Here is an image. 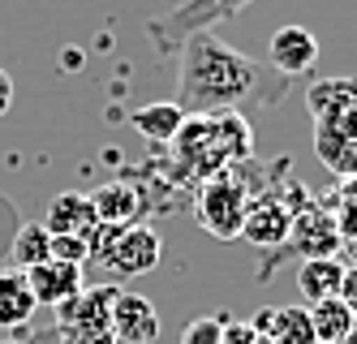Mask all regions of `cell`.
Masks as SVG:
<instances>
[{"mask_svg":"<svg viewBox=\"0 0 357 344\" xmlns=\"http://www.w3.org/2000/svg\"><path fill=\"white\" fill-rule=\"evenodd\" d=\"M289 91V77L271 65L245 57L215 31H198L176 47V108L185 117H220L275 108Z\"/></svg>","mask_w":357,"mask_h":344,"instance_id":"obj_1","label":"cell"},{"mask_svg":"<svg viewBox=\"0 0 357 344\" xmlns=\"http://www.w3.org/2000/svg\"><path fill=\"white\" fill-rule=\"evenodd\" d=\"M172 147L176 168H185L190 177H215L224 168H233L241 160H250L254 151V134L250 121L241 112H220V117H185Z\"/></svg>","mask_w":357,"mask_h":344,"instance_id":"obj_2","label":"cell"},{"mask_svg":"<svg viewBox=\"0 0 357 344\" xmlns=\"http://www.w3.org/2000/svg\"><path fill=\"white\" fill-rule=\"evenodd\" d=\"M86 246H91V258H99L112 271V284L130 280V276H146L151 267H160V254H164L160 232L146 224H125V228L95 224Z\"/></svg>","mask_w":357,"mask_h":344,"instance_id":"obj_3","label":"cell"},{"mask_svg":"<svg viewBox=\"0 0 357 344\" xmlns=\"http://www.w3.org/2000/svg\"><path fill=\"white\" fill-rule=\"evenodd\" d=\"M245 5H254V0H181L176 9H168V13H160V17L146 22V39L155 43V52H160L164 61H172L176 47H181L190 35L215 31L220 22L237 17Z\"/></svg>","mask_w":357,"mask_h":344,"instance_id":"obj_4","label":"cell"},{"mask_svg":"<svg viewBox=\"0 0 357 344\" xmlns=\"http://www.w3.org/2000/svg\"><path fill=\"white\" fill-rule=\"evenodd\" d=\"M194 207H198V224L207 228L215 241H241L245 211H250V190L237 177V164L202 181Z\"/></svg>","mask_w":357,"mask_h":344,"instance_id":"obj_5","label":"cell"},{"mask_svg":"<svg viewBox=\"0 0 357 344\" xmlns=\"http://www.w3.org/2000/svg\"><path fill=\"white\" fill-rule=\"evenodd\" d=\"M314 151L336 177H357V103L314 121Z\"/></svg>","mask_w":357,"mask_h":344,"instance_id":"obj_6","label":"cell"},{"mask_svg":"<svg viewBox=\"0 0 357 344\" xmlns=\"http://www.w3.org/2000/svg\"><path fill=\"white\" fill-rule=\"evenodd\" d=\"M121 293V284H95L78 288L69 301H61L56 314V331H112V301Z\"/></svg>","mask_w":357,"mask_h":344,"instance_id":"obj_7","label":"cell"},{"mask_svg":"<svg viewBox=\"0 0 357 344\" xmlns=\"http://www.w3.org/2000/svg\"><path fill=\"white\" fill-rule=\"evenodd\" d=\"M112 340L116 344H155L160 340V310L142 293H116L112 301Z\"/></svg>","mask_w":357,"mask_h":344,"instance_id":"obj_8","label":"cell"},{"mask_svg":"<svg viewBox=\"0 0 357 344\" xmlns=\"http://www.w3.org/2000/svg\"><path fill=\"white\" fill-rule=\"evenodd\" d=\"M91 207H95V216L99 224H112V228H125V224H138V216L146 211V194L138 190L134 181H108V185H99V190L91 194Z\"/></svg>","mask_w":357,"mask_h":344,"instance_id":"obj_9","label":"cell"},{"mask_svg":"<svg viewBox=\"0 0 357 344\" xmlns=\"http://www.w3.org/2000/svg\"><path fill=\"white\" fill-rule=\"evenodd\" d=\"M289 228H293V207H284L275 194L250 198L245 228H241V237H245L250 246H275V241H289Z\"/></svg>","mask_w":357,"mask_h":344,"instance_id":"obj_10","label":"cell"},{"mask_svg":"<svg viewBox=\"0 0 357 344\" xmlns=\"http://www.w3.org/2000/svg\"><path fill=\"white\" fill-rule=\"evenodd\" d=\"M319 61V39L305 31V26H280L271 35V69L297 77V73H310Z\"/></svg>","mask_w":357,"mask_h":344,"instance_id":"obj_11","label":"cell"},{"mask_svg":"<svg viewBox=\"0 0 357 344\" xmlns=\"http://www.w3.org/2000/svg\"><path fill=\"white\" fill-rule=\"evenodd\" d=\"M26 284L35 293V306H52L56 310L61 301H69L82 288V267H73L65 258H47V262H39V267L26 271Z\"/></svg>","mask_w":357,"mask_h":344,"instance_id":"obj_12","label":"cell"},{"mask_svg":"<svg viewBox=\"0 0 357 344\" xmlns=\"http://www.w3.org/2000/svg\"><path fill=\"white\" fill-rule=\"evenodd\" d=\"M250 327L271 344H319L305 306H267L263 314H254Z\"/></svg>","mask_w":357,"mask_h":344,"instance_id":"obj_13","label":"cell"},{"mask_svg":"<svg viewBox=\"0 0 357 344\" xmlns=\"http://www.w3.org/2000/svg\"><path fill=\"white\" fill-rule=\"evenodd\" d=\"M289 246L305 258H331V250L340 246V228L331 224L319 207H310L305 216H293V228H289Z\"/></svg>","mask_w":357,"mask_h":344,"instance_id":"obj_14","label":"cell"},{"mask_svg":"<svg viewBox=\"0 0 357 344\" xmlns=\"http://www.w3.org/2000/svg\"><path fill=\"white\" fill-rule=\"evenodd\" d=\"M95 224H99V216L91 207V194H56L43 216V228L52 237H91Z\"/></svg>","mask_w":357,"mask_h":344,"instance_id":"obj_15","label":"cell"},{"mask_svg":"<svg viewBox=\"0 0 357 344\" xmlns=\"http://www.w3.org/2000/svg\"><path fill=\"white\" fill-rule=\"evenodd\" d=\"M35 319V293L26 284V271L0 267V331L26 327Z\"/></svg>","mask_w":357,"mask_h":344,"instance_id":"obj_16","label":"cell"},{"mask_svg":"<svg viewBox=\"0 0 357 344\" xmlns=\"http://www.w3.org/2000/svg\"><path fill=\"white\" fill-rule=\"evenodd\" d=\"M181 121H185V112L176 108L172 99L142 103V108H134V112H130V125L138 129L146 142H155V147H168V142L176 138V129H181Z\"/></svg>","mask_w":357,"mask_h":344,"instance_id":"obj_17","label":"cell"},{"mask_svg":"<svg viewBox=\"0 0 357 344\" xmlns=\"http://www.w3.org/2000/svg\"><path fill=\"white\" fill-rule=\"evenodd\" d=\"M340 284H344V262H336V258H305L301 262L297 288L310 306H319L327 297H340Z\"/></svg>","mask_w":357,"mask_h":344,"instance_id":"obj_18","label":"cell"},{"mask_svg":"<svg viewBox=\"0 0 357 344\" xmlns=\"http://www.w3.org/2000/svg\"><path fill=\"white\" fill-rule=\"evenodd\" d=\"M357 103V77H319V82H310V91H305V108H310V117H336L344 108H353Z\"/></svg>","mask_w":357,"mask_h":344,"instance_id":"obj_19","label":"cell"},{"mask_svg":"<svg viewBox=\"0 0 357 344\" xmlns=\"http://www.w3.org/2000/svg\"><path fill=\"white\" fill-rule=\"evenodd\" d=\"M310 310V327H314V340L319 344H344L353 323H357V314L340 301V297H327L319 306H305Z\"/></svg>","mask_w":357,"mask_h":344,"instance_id":"obj_20","label":"cell"},{"mask_svg":"<svg viewBox=\"0 0 357 344\" xmlns=\"http://www.w3.org/2000/svg\"><path fill=\"white\" fill-rule=\"evenodd\" d=\"M47 258H52V232L43 228V220L39 224H22L17 237H13V246H9V262L17 271H31V267H39V262H47Z\"/></svg>","mask_w":357,"mask_h":344,"instance_id":"obj_21","label":"cell"},{"mask_svg":"<svg viewBox=\"0 0 357 344\" xmlns=\"http://www.w3.org/2000/svg\"><path fill=\"white\" fill-rule=\"evenodd\" d=\"M224 327H228V314H202V319H194V323H185V331H181V344H220L224 340Z\"/></svg>","mask_w":357,"mask_h":344,"instance_id":"obj_22","label":"cell"},{"mask_svg":"<svg viewBox=\"0 0 357 344\" xmlns=\"http://www.w3.org/2000/svg\"><path fill=\"white\" fill-rule=\"evenodd\" d=\"M220 344H259V331H254L250 323H233L228 319V327H224V340Z\"/></svg>","mask_w":357,"mask_h":344,"instance_id":"obj_23","label":"cell"},{"mask_svg":"<svg viewBox=\"0 0 357 344\" xmlns=\"http://www.w3.org/2000/svg\"><path fill=\"white\" fill-rule=\"evenodd\" d=\"M61 344H116L112 331H61Z\"/></svg>","mask_w":357,"mask_h":344,"instance_id":"obj_24","label":"cell"},{"mask_svg":"<svg viewBox=\"0 0 357 344\" xmlns=\"http://www.w3.org/2000/svg\"><path fill=\"white\" fill-rule=\"evenodd\" d=\"M340 301L357 314V267H344V284H340Z\"/></svg>","mask_w":357,"mask_h":344,"instance_id":"obj_25","label":"cell"},{"mask_svg":"<svg viewBox=\"0 0 357 344\" xmlns=\"http://www.w3.org/2000/svg\"><path fill=\"white\" fill-rule=\"evenodd\" d=\"M9 108H13V77L0 69V117H5Z\"/></svg>","mask_w":357,"mask_h":344,"instance_id":"obj_26","label":"cell"}]
</instances>
